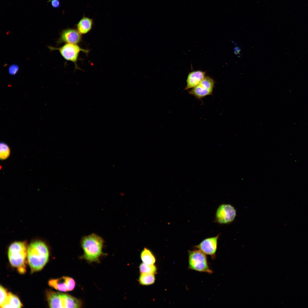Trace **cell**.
Here are the masks:
<instances>
[{
	"mask_svg": "<svg viewBox=\"0 0 308 308\" xmlns=\"http://www.w3.org/2000/svg\"><path fill=\"white\" fill-rule=\"evenodd\" d=\"M220 235V234L215 236L205 238L194 247L206 255L210 256L214 259L216 258L218 241Z\"/></svg>",
	"mask_w": 308,
	"mask_h": 308,
	"instance_id": "cell-8",
	"label": "cell"
},
{
	"mask_svg": "<svg viewBox=\"0 0 308 308\" xmlns=\"http://www.w3.org/2000/svg\"><path fill=\"white\" fill-rule=\"evenodd\" d=\"M51 5L53 7L57 8L60 6V3L59 0H52Z\"/></svg>",
	"mask_w": 308,
	"mask_h": 308,
	"instance_id": "cell-23",
	"label": "cell"
},
{
	"mask_svg": "<svg viewBox=\"0 0 308 308\" xmlns=\"http://www.w3.org/2000/svg\"><path fill=\"white\" fill-rule=\"evenodd\" d=\"M155 280L153 274L141 273L139 278V283L143 285H149L153 284Z\"/></svg>",
	"mask_w": 308,
	"mask_h": 308,
	"instance_id": "cell-17",
	"label": "cell"
},
{
	"mask_svg": "<svg viewBox=\"0 0 308 308\" xmlns=\"http://www.w3.org/2000/svg\"><path fill=\"white\" fill-rule=\"evenodd\" d=\"M47 296L50 307L62 308V293L50 291Z\"/></svg>",
	"mask_w": 308,
	"mask_h": 308,
	"instance_id": "cell-12",
	"label": "cell"
},
{
	"mask_svg": "<svg viewBox=\"0 0 308 308\" xmlns=\"http://www.w3.org/2000/svg\"><path fill=\"white\" fill-rule=\"evenodd\" d=\"M104 244L103 238L96 234L84 236L81 241L84 252L81 258L89 262H99L100 257L104 254L102 252Z\"/></svg>",
	"mask_w": 308,
	"mask_h": 308,
	"instance_id": "cell-1",
	"label": "cell"
},
{
	"mask_svg": "<svg viewBox=\"0 0 308 308\" xmlns=\"http://www.w3.org/2000/svg\"><path fill=\"white\" fill-rule=\"evenodd\" d=\"M10 154V150L8 145L4 142H1L0 145V158L1 160L7 159Z\"/></svg>",
	"mask_w": 308,
	"mask_h": 308,
	"instance_id": "cell-19",
	"label": "cell"
},
{
	"mask_svg": "<svg viewBox=\"0 0 308 308\" xmlns=\"http://www.w3.org/2000/svg\"><path fill=\"white\" fill-rule=\"evenodd\" d=\"M49 251L46 244L41 241L31 243L27 248L28 262L32 271L41 270L47 262Z\"/></svg>",
	"mask_w": 308,
	"mask_h": 308,
	"instance_id": "cell-2",
	"label": "cell"
},
{
	"mask_svg": "<svg viewBox=\"0 0 308 308\" xmlns=\"http://www.w3.org/2000/svg\"><path fill=\"white\" fill-rule=\"evenodd\" d=\"M82 35L76 29L67 28L61 32L57 43L78 44L82 41Z\"/></svg>",
	"mask_w": 308,
	"mask_h": 308,
	"instance_id": "cell-9",
	"label": "cell"
},
{
	"mask_svg": "<svg viewBox=\"0 0 308 308\" xmlns=\"http://www.w3.org/2000/svg\"><path fill=\"white\" fill-rule=\"evenodd\" d=\"M67 282V277L63 276L60 278L51 279L48 281V285L58 291L66 292L68 291Z\"/></svg>",
	"mask_w": 308,
	"mask_h": 308,
	"instance_id": "cell-14",
	"label": "cell"
},
{
	"mask_svg": "<svg viewBox=\"0 0 308 308\" xmlns=\"http://www.w3.org/2000/svg\"><path fill=\"white\" fill-rule=\"evenodd\" d=\"M234 53L236 55L239 54L241 51L240 47L237 46L235 47L234 48Z\"/></svg>",
	"mask_w": 308,
	"mask_h": 308,
	"instance_id": "cell-24",
	"label": "cell"
},
{
	"mask_svg": "<svg viewBox=\"0 0 308 308\" xmlns=\"http://www.w3.org/2000/svg\"><path fill=\"white\" fill-rule=\"evenodd\" d=\"M48 47L51 50H58L64 59L73 63L75 64V68L77 69L79 68L77 62L80 52H82L87 55L90 51L89 50L82 48L78 44H72L66 43L59 48L51 46Z\"/></svg>",
	"mask_w": 308,
	"mask_h": 308,
	"instance_id": "cell-5",
	"label": "cell"
},
{
	"mask_svg": "<svg viewBox=\"0 0 308 308\" xmlns=\"http://www.w3.org/2000/svg\"><path fill=\"white\" fill-rule=\"evenodd\" d=\"M93 25V19L83 16L76 25V29L81 35H85L91 30Z\"/></svg>",
	"mask_w": 308,
	"mask_h": 308,
	"instance_id": "cell-11",
	"label": "cell"
},
{
	"mask_svg": "<svg viewBox=\"0 0 308 308\" xmlns=\"http://www.w3.org/2000/svg\"><path fill=\"white\" fill-rule=\"evenodd\" d=\"M140 257L143 263L149 265L154 264L156 261L155 257L149 249L145 248L142 251Z\"/></svg>",
	"mask_w": 308,
	"mask_h": 308,
	"instance_id": "cell-16",
	"label": "cell"
},
{
	"mask_svg": "<svg viewBox=\"0 0 308 308\" xmlns=\"http://www.w3.org/2000/svg\"><path fill=\"white\" fill-rule=\"evenodd\" d=\"M63 308H80L82 306L81 302L70 295L62 293Z\"/></svg>",
	"mask_w": 308,
	"mask_h": 308,
	"instance_id": "cell-13",
	"label": "cell"
},
{
	"mask_svg": "<svg viewBox=\"0 0 308 308\" xmlns=\"http://www.w3.org/2000/svg\"><path fill=\"white\" fill-rule=\"evenodd\" d=\"M67 285L68 291L73 290L75 287L76 282L72 278L67 277Z\"/></svg>",
	"mask_w": 308,
	"mask_h": 308,
	"instance_id": "cell-21",
	"label": "cell"
},
{
	"mask_svg": "<svg viewBox=\"0 0 308 308\" xmlns=\"http://www.w3.org/2000/svg\"><path fill=\"white\" fill-rule=\"evenodd\" d=\"M22 305L19 298L12 293L9 292L7 300L2 308H20Z\"/></svg>",
	"mask_w": 308,
	"mask_h": 308,
	"instance_id": "cell-15",
	"label": "cell"
},
{
	"mask_svg": "<svg viewBox=\"0 0 308 308\" xmlns=\"http://www.w3.org/2000/svg\"><path fill=\"white\" fill-rule=\"evenodd\" d=\"M188 268L189 269L200 272L211 274L206 255L199 250L188 251Z\"/></svg>",
	"mask_w": 308,
	"mask_h": 308,
	"instance_id": "cell-4",
	"label": "cell"
},
{
	"mask_svg": "<svg viewBox=\"0 0 308 308\" xmlns=\"http://www.w3.org/2000/svg\"><path fill=\"white\" fill-rule=\"evenodd\" d=\"M215 84L214 80L209 76H206L196 86L189 91L190 94L198 99L212 94Z\"/></svg>",
	"mask_w": 308,
	"mask_h": 308,
	"instance_id": "cell-6",
	"label": "cell"
},
{
	"mask_svg": "<svg viewBox=\"0 0 308 308\" xmlns=\"http://www.w3.org/2000/svg\"><path fill=\"white\" fill-rule=\"evenodd\" d=\"M236 216L235 208L230 204H222L218 208L215 221L220 224H227L232 222Z\"/></svg>",
	"mask_w": 308,
	"mask_h": 308,
	"instance_id": "cell-7",
	"label": "cell"
},
{
	"mask_svg": "<svg viewBox=\"0 0 308 308\" xmlns=\"http://www.w3.org/2000/svg\"><path fill=\"white\" fill-rule=\"evenodd\" d=\"M19 69V68L18 66L16 64H13L9 67V72L10 74L14 75L17 72Z\"/></svg>",
	"mask_w": 308,
	"mask_h": 308,
	"instance_id": "cell-22",
	"label": "cell"
},
{
	"mask_svg": "<svg viewBox=\"0 0 308 308\" xmlns=\"http://www.w3.org/2000/svg\"><path fill=\"white\" fill-rule=\"evenodd\" d=\"M206 72L201 70L191 72L188 74L186 80L185 90L192 89L198 85L205 77Z\"/></svg>",
	"mask_w": 308,
	"mask_h": 308,
	"instance_id": "cell-10",
	"label": "cell"
},
{
	"mask_svg": "<svg viewBox=\"0 0 308 308\" xmlns=\"http://www.w3.org/2000/svg\"><path fill=\"white\" fill-rule=\"evenodd\" d=\"M139 269L141 273H145L153 274L155 273L157 270L156 266L154 264L149 265L143 263L140 264Z\"/></svg>",
	"mask_w": 308,
	"mask_h": 308,
	"instance_id": "cell-18",
	"label": "cell"
},
{
	"mask_svg": "<svg viewBox=\"0 0 308 308\" xmlns=\"http://www.w3.org/2000/svg\"><path fill=\"white\" fill-rule=\"evenodd\" d=\"M0 307L2 308L7 300L9 292H7V290L1 285L0 287Z\"/></svg>",
	"mask_w": 308,
	"mask_h": 308,
	"instance_id": "cell-20",
	"label": "cell"
},
{
	"mask_svg": "<svg viewBox=\"0 0 308 308\" xmlns=\"http://www.w3.org/2000/svg\"><path fill=\"white\" fill-rule=\"evenodd\" d=\"M27 244L25 242H16L9 246L8 256L11 265L18 271L23 273L26 271L25 261L27 256Z\"/></svg>",
	"mask_w": 308,
	"mask_h": 308,
	"instance_id": "cell-3",
	"label": "cell"
}]
</instances>
